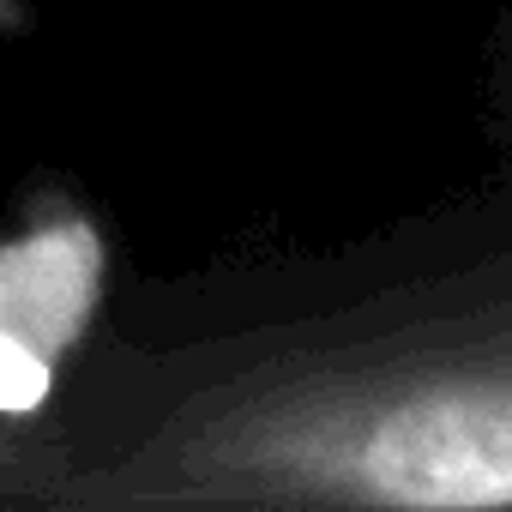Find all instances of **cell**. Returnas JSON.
<instances>
[{
    "instance_id": "obj_2",
    "label": "cell",
    "mask_w": 512,
    "mask_h": 512,
    "mask_svg": "<svg viewBox=\"0 0 512 512\" xmlns=\"http://www.w3.org/2000/svg\"><path fill=\"white\" fill-rule=\"evenodd\" d=\"M109 278L103 235L85 217H49L0 247V416H31L55 362L79 350Z\"/></svg>"
},
{
    "instance_id": "obj_1",
    "label": "cell",
    "mask_w": 512,
    "mask_h": 512,
    "mask_svg": "<svg viewBox=\"0 0 512 512\" xmlns=\"http://www.w3.org/2000/svg\"><path fill=\"white\" fill-rule=\"evenodd\" d=\"M284 470L380 506H512V374L386 386L284 446Z\"/></svg>"
}]
</instances>
